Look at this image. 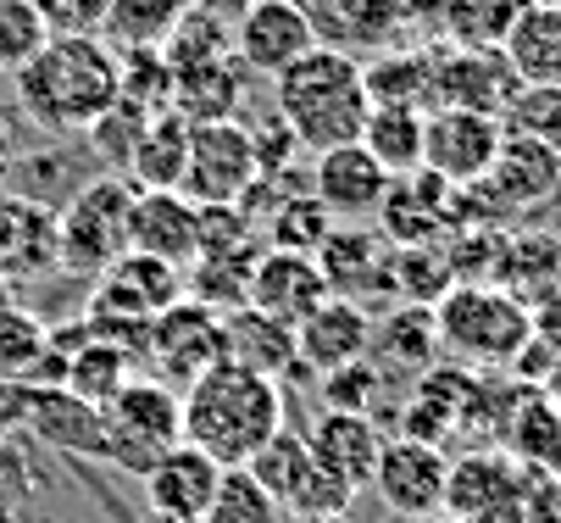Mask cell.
Segmentation results:
<instances>
[{"label":"cell","mask_w":561,"mask_h":523,"mask_svg":"<svg viewBox=\"0 0 561 523\" xmlns=\"http://www.w3.org/2000/svg\"><path fill=\"white\" fill-rule=\"evenodd\" d=\"M12 79L45 134H84L123 95V56L106 34H50Z\"/></svg>","instance_id":"cell-1"},{"label":"cell","mask_w":561,"mask_h":523,"mask_svg":"<svg viewBox=\"0 0 561 523\" xmlns=\"http://www.w3.org/2000/svg\"><path fill=\"white\" fill-rule=\"evenodd\" d=\"M278 429H284V390L256 367H239L222 356L201 379L184 385V440L217 457L222 468H245Z\"/></svg>","instance_id":"cell-2"},{"label":"cell","mask_w":561,"mask_h":523,"mask_svg":"<svg viewBox=\"0 0 561 523\" xmlns=\"http://www.w3.org/2000/svg\"><path fill=\"white\" fill-rule=\"evenodd\" d=\"M278 117L295 128V139L311 151H329V145H351L367 128L373 95L362 79V56L340 50V45H311L295 67H284L278 79Z\"/></svg>","instance_id":"cell-3"},{"label":"cell","mask_w":561,"mask_h":523,"mask_svg":"<svg viewBox=\"0 0 561 523\" xmlns=\"http://www.w3.org/2000/svg\"><path fill=\"white\" fill-rule=\"evenodd\" d=\"M434 329H439V351H450L456 362L512 367L517 351L534 340V312L506 284H484V278L461 284L456 278L434 302Z\"/></svg>","instance_id":"cell-4"},{"label":"cell","mask_w":561,"mask_h":523,"mask_svg":"<svg viewBox=\"0 0 561 523\" xmlns=\"http://www.w3.org/2000/svg\"><path fill=\"white\" fill-rule=\"evenodd\" d=\"M184 440V396L168 379H128L101 407V457L123 474H150Z\"/></svg>","instance_id":"cell-5"},{"label":"cell","mask_w":561,"mask_h":523,"mask_svg":"<svg viewBox=\"0 0 561 523\" xmlns=\"http://www.w3.org/2000/svg\"><path fill=\"white\" fill-rule=\"evenodd\" d=\"M128 212H134L128 179L106 173L78 184V195L56 212V262L78 278H101L128 251Z\"/></svg>","instance_id":"cell-6"},{"label":"cell","mask_w":561,"mask_h":523,"mask_svg":"<svg viewBox=\"0 0 561 523\" xmlns=\"http://www.w3.org/2000/svg\"><path fill=\"white\" fill-rule=\"evenodd\" d=\"M528 479L534 474L506 452V445H472V452L450 457L445 512L461 518V523H517Z\"/></svg>","instance_id":"cell-7"},{"label":"cell","mask_w":561,"mask_h":523,"mask_svg":"<svg viewBox=\"0 0 561 523\" xmlns=\"http://www.w3.org/2000/svg\"><path fill=\"white\" fill-rule=\"evenodd\" d=\"M256 184V145L251 128L233 117H211V123H190V162L179 190L195 206H233L245 201V190Z\"/></svg>","instance_id":"cell-8"},{"label":"cell","mask_w":561,"mask_h":523,"mask_svg":"<svg viewBox=\"0 0 561 523\" xmlns=\"http://www.w3.org/2000/svg\"><path fill=\"white\" fill-rule=\"evenodd\" d=\"M506 123L490 112H467V106H428L423 123V168L445 184H478L490 179L501 157Z\"/></svg>","instance_id":"cell-9"},{"label":"cell","mask_w":561,"mask_h":523,"mask_svg":"<svg viewBox=\"0 0 561 523\" xmlns=\"http://www.w3.org/2000/svg\"><path fill=\"white\" fill-rule=\"evenodd\" d=\"M306 190L329 206L334 223H373L383 195H389V168L367 151L362 139L329 145V151H311Z\"/></svg>","instance_id":"cell-10"},{"label":"cell","mask_w":561,"mask_h":523,"mask_svg":"<svg viewBox=\"0 0 561 523\" xmlns=\"http://www.w3.org/2000/svg\"><path fill=\"white\" fill-rule=\"evenodd\" d=\"M145 362L156 367V379H168V385L201 379L211 362H222V318L184 295V302H173L162 318H150Z\"/></svg>","instance_id":"cell-11"},{"label":"cell","mask_w":561,"mask_h":523,"mask_svg":"<svg viewBox=\"0 0 561 523\" xmlns=\"http://www.w3.org/2000/svg\"><path fill=\"white\" fill-rule=\"evenodd\" d=\"M445 474H450L445 445L400 434V440H383L378 468H373V490H378V501L389 512L423 518V512H439L445 507Z\"/></svg>","instance_id":"cell-12"},{"label":"cell","mask_w":561,"mask_h":523,"mask_svg":"<svg viewBox=\"0 0 561 523\" xmlns=\"http://www.w3.org/2000/svg\"><path fill=\"white\" fill-rule=\"evenodd\" d=\"M317 45V29L295 0H256L251 12L233 18V56L245 61L251 79H278Z\"/></svg>","instance_id":"cell-13"},{"label":"cell","mask_w":561,"mask_h":523,"mask_svg":"<svg viewBox=\"0 0 561 523\" xmlns=\"http://www.w3.org/2000/svg\"><path fill=\"white\" fill-rule=\"evenodd\" d=\"M173 302H184V268H173L162 257H145V251H123L95 278V312H112V318L150 323Z\"/></svg>","instance_id":"cell-14"},{"label":"cell","mask_w":561,"mask_h":523,"mask_svg":"<svg viewBox=\"0 0 561 523\" xmlns=\"http://www.w3.org/2000/svg\"><path fill=\"white\" fill-rule=\"evenodd\" d=\"M512 95H517V72L501 56V45L495 50H472V45L434 50V106H467V112L501 117Z\"/></svg>","instance_id":"cell-15"},{"label":"cell","mask_w":561,"mask_h":523,"mask_svg":"<svg viewBox=\"0 0 561 523\" xmlns=\"http://www.w3.org/2000/svg\"><path fill=\"white\" fill-rule=\"evenodd\" d=\"M329 278L317 268L311 251H278V246H262L256 251V268H251V307L278 318V323H300L306 312H317L329 302Z\"/></svg>","instance_id":"cell-16"},{"label":"cell","mask_w":561,"mask_h":523,"mask_svg":"<svg viewBox=\"0 0 561 523\" xmlns=\"http://www.w3.org/2000/svg\"><path fill=\"white\" fill-rule=\"evenodd\" d=\"M128 251H145V257H162L173 268H190L201 257V206L184 190H134Z\"/></svg>","instance_id":"cell-17"},{"label":"cell","mask_w":561,"mask_h":523,"mask_svg":"<svg viewBox=\"0 0 561 523\" xmlns=\"http://www.w3.org/2000/svg\"><path fill=\"white\" fill-rule=\"evenodd\" d=\"M367 340H373V312L351 295H329L317 312H306L295 323V362L300 373H334L345 362H362L367 356Z\"/></svg>","instance_id":"cell-18"},{"label":"cell","mask_w":561,"mask_h":523,"mask_svg":"<svg viewBox=\"0 0 561 523\" xmlns=\"http://www.w3.org/2000/svg\"><path fill=\"white\" fill-rule=\"evenodd\" d=\"M56 262V212L39 195H7L0 190V278L34 284Z\"/></svg>","instance_id":"cell-19"},{"label":"cell","mask_w":561,"mask_h":523,"mask_svg":"<svg viewBox=\"0 0 561 523\" xmlns=\"http://www.w3.org/2000/svg\"><path fill=\"white\" fill-rule=\"evenodd\" d=\"M450 190L445 179H434L428 168L389 179V195L378 206V235L389 246H434L439 235H450Z\"/></svg>","instance_id":"cell-20"},{"label":"cell","mask_w":561,"mask_h":523,"mask_svg":"<svg viewBox=\"0 0 561 523\" xmlns=\"http://www.w3.org/2000/svg\"><path fill=\"white\" fill-rule=\"evenodd\" d=\"M317 268H323L329 289L351 295V302L373 289H394V246L378 229H362V223H345V229L334 223L329 240L317 246Z\"/></svg>","instance_id":"cell-21"},{"label":"cell","mask_w":561,"mask_h":523,"mask_svg":"<svg viewBox=\"0 0 561 523\" xmlns=\"http://www.w3.org/2000/svg\"><path fill=\"white\" fill-rule=\"evenodd\" d=\"M490 195L501 201V212H534L550 206L561 195V157L550 145L528 139V134H506L501 139V157L490 168Z\"/></svg>","instance_id":"cell-22"},{"label":"cell","mask_w":561,"mask_h":523,"mask_svg":"<svg viewBox=\"0 0 561 523\" xmlns=\"http://www.w3.org/2000/svg\"><path fill=\"white\" fill-rule=\"evenodd\" d=\"M501 445L528 474H561V401L539 385L512 390L501 412Z\"/></svg>","instance_id":"cell-23"},{"label":"cell","mask_w":561,"mask_h":523,"mask_svg":"<svg viewBox=\"0 0 561 523\" xmlns=\"http://www.w3.org/2000/svg\"><path fill=\"white\" fill-rule=\"evenodd\" d=\"M222 485V463L206 457L201 445L179 440L173 452L145 474V501L150 512H179V518H206L211 496Z\"/></svg>","instance_id":"cell-24"},{"label":"cell","mask_w":561,"mask_h":523,"mask_svg":"<svg viewBox=\"0 0 561 523\" xmlns=\"http://www.w3.org/2000/svg\"><path fill=\"white\" fill-rule=\"evenodd\" d=\"M306 445H311V457L323 463L329 474L351 479L356 490L373 485V468H378V452H383V434L367 412H317L311 429H306Z\"/></svg>","instance_id":"cell-25"},{"label":"cell","mask_w":561,"mask_h":523,"mask_svg":"<svg viewBox=\"0 0 561 523\" xmlns=\"http://www.w3.org/2000/svg\"><path fill=\"white\" fill-rule=\"evenodd\" d=\"M501 56L512 61L517 84H561V0H523Z\"/></svg>","instance_id":"cell-26"},{"label":"cell","mask_w":561,"mask_h":523,"mask_svg":"<svg viewBox=\"0 0 561 523\" xmlns=\"http://www.w3.org/2000/svg\"><path fill=\"white\" fill-rule=\"evenodd\" d=\"M184 162H190V117L168 106V112H156V117L139 128L123 173H128L134 190H179Z\"/></svg>","instance_id":"cell-27"},{"label":"cell","mask_w":561,"mask_h":523,"mask_svg":"<svg viewBox=\"0 0 561 523\" xmlns=\"http://www.w3.org/2000/svg\"><path fill=\"white\" fill-rule=\"evenodd\" d=\"M28 423L39 440H50L67 457H101V407L72 396L67 385L61 390L28 385Z\"/></svg>","instance_id":"cell-28"},{"label":"cell","mask_w":561,"mask_h":523,"mask_svg":"<svg viewBox=\"0 0 561 523\" xmlns=\"http://www.w3.org/2000/svg\"><path fill=\"white\" fill-rule=\"evenodd\" d=\"M222 356L239 362V367L267 373V379H284L289 367L300 373V362H295V329L278 323V318H267V312H256V307H239V312L222 318Z\"/></svg>","instance_id":"cell-29"},{"label":"cell","mask_w":561,"mask_h":523,"mask_svg":"<svg viewBox=\"0 0 561 523\" xmlns=\"http://www.w3.org/2000/svg\"><path fill=\"white\" fill-rule=\"evenodd\" d=\"M367 356L373 367H394V373H423L439 362V329H434V307H394L383 323H373V340H367Z\"/></svg>","instance_id":"cell-30"},{"label":"cell","mask_w":561,"mask_h":523,"mask_svg":"<svg viewBox=\"0 0 561 523\" xmlns=\"http://www.w3.org/2000/svg\"><path fill=\"white\" fill-rule=\"evenodd\" d=\"M267 195H273V212L256 217V235H267V246H278V251H311L317 257V246L334 229L329 206L311 190H284V179H267Z\"/></svg>","instance_id":"cell-31"},{"label":"cell","mask_w":561,"mask_h":523,"mask_svg":"<svg viewBox=\"0 0 561 523\" xmlns=\"http://www.w3.org/2000/svg\"><path fill=\"white\" fill-rule=\"evenodd\" d=\"M373 106H434V50H378L362 61Z\"/></svg>","instance_id":"cell-32"},{"label":"cell","mask_w":561,"mask_h":523,"mask_svg":"<svg viewBox=\"0 0 561 523\" xmlns=\"http://www.w3.org/2000/svg\"><path fill=\"white\" fill-rule=\"evenodd\" d=\"M423 123H428L423 106H373L367 112L362 145L389 168V179H407L423 168Z\"/></svg>","instance_id":"cell-33"},{"label":"cell","mask_w":561,"mask_h":523,"mask_svg":"<svg viewBox=\"0 0 561 523\" xmlns=\"http://www.w3.org/2000/svg\"><path fill=\"white\" fill-rule=\"evenodd\" d=\"M128 367H134V356H128L123 345H112V340H101V334L84 329V340L67 351V379H61V385H67L72 396H84L90 407H106V401L134 379Z\"/></svg>","instance_id":"cell-34"},{"label":"cell","mask_w":561,"mask_h":523,"mask_svg":"<svg viewBox=\"0 0 561 523\" xmlns=\"http://www.w3.org/2000/svg\"><path fill=\"white\" fill-rule=\"evenodd\" d=\"M190 12V0H106V23L101 34L117 50H162L173 23Z\"/></svg>","instance_id":"cell-35"},{"label":"cell","mask_w":561,"mask_h":523,"mask_svg":"<svg viewBox=\"0 0 561 523\" xmlns=\"http://www.w3.org/2000/svg\"><path fill=\"white\" fill-rule=\"evenodd\" d=\"M251 474H256V485L262 490H273V501L289 512V501H295V490L306 485V474H311V445H306V434H289V429H278L262 452L245 463Z\"/></svg>","instance_id":"cell-36"},{"label":"cell","mask_w":561,"mask_h":523,"mask_svg":"<svg viewBox=\"0 0 561 523\" xmlns=\"http://www.w3.org/2000/svg\"><path fill=\"white\" fill-rule=\"evenodd\" d=\"M523 0H445V34L450 45H472V50H495L512 29Z\"/></svg>","instance_id":"cell-37"},{"label":"cell","mask_w":561,"mask_h":523,"mask_svg":"<svg viewBox=\"0 0 561 523\" xmlns=\"http://www.w3.org/2000/svg\"><path fill=\"white\" fill-rule=\"evenodd\" d=\"M233 50V34H228V23L222 18H211V12H184L179 23H173V34L162 39V56H168V67L173 72H190V67H206V61H217V56H228Z\"/></svg>","instance_id":"cell-38"},{"label":"cell","mask_w":561,"mask_h":523,"mask_svg":"<svg viewBox=\"0 0 561 523\" xmlns=\"http://www.w3.org/2000/svg\"><path fill=\"white\" fill-rule=\"evenodd\" d=\"M289 512L273 501V490L256 485L251 468H222V485L206 507V523H284Z\"/></svg>","instance_id":"cell-39"},{"label":"cell","mask_w":561,"mask_h":523,"mask_svg":"<svg viewBox=\"0 0 561 523\" xmlns=\"http://www.w3.org/2000/svg\"><path fill=\"white\" fill-rule=\"evenodd\" d=\"M501 123H506V134H528L561 157V84H517Z\"/></svg>","instance_id":"cell-40"},{"label":"cell","mask_w":561,"mask_h":523,"mask_svg":"<svg viewBox=\"0 0 561 523\" xmlns=\"http://www.w3.org/2000/svg\"><path fill=\"white\" fill-rule=\"evenodd\" d=\"M123 95L139 101L145 112H168L173 106V67L162 50H128L123 61Z\"/></svg>","instance_id":"cell-41"},{"label":"cell","mask_w":561,"mask_h":523,"mask_svg":"<svg viewBox=\"0 0 561 523\" xmlns=\"http://www.w3.org/2000/svg\"><path fill=\"white\" fill-rule=\"evenodd\" d=\"M378 390H383V373L367 356L362 362H345V367H334V373L317 379V396H323L329 412H367Z\"/></svg>","instance_id":"cell-42"},{"label":"cell","mask_w":561,"mask_h":523,"mask_svg":"<svg viewBox=\"0 0 561 523\" xmlns=\"http://www.w3.org/2000/svg\"><path fill=\"white\" fill-rule=\"evenodd\" d=\"M45 39H50V23L34 7H12V0H0V72H18Z\"/></svg>","instance_id":"cell-43"},{"label":"cell","mask_w":561,"mask_h":523,"mask_svg":"<svg viewBox=\"0 0 561 523\" xmlns=\"http://www.w3.org/2000/svg\"><path fill=\"white\" fill-rule=\"evenodd\" d=\"M251 145H256V179H289V162L306 151L284 117H267L262 128H251Z\"/></svg>","instance_id":"cell-44"},{"label":"cell","mask_w":561,"mask_h":523,"mask_svg":"<svg viewBox=\"0 0 561 523\" xmlns=\"http://www.w3.org/2000/svg\"><path fill=\"white\" fill-rule=\"evenodd\" d=\"M45 23L50 34H101L106 0H45Z\"/></svg>","instance_id":"cell-45"},{"label":"cell","mask_w":561,"mask_h":523,"mask_svg":"<svg viewBox=\"0 0 561 523\" xmlns=\"http://www.w3.org/2000/svg\"><path fill=\"white\" fill-rule=\"evenodd\" d=\"M517 523H561V474H534Z\"/></svg>","instance_id":"cell-46"},{"label":"cell","mask_w":561,"mask_h":523,"mask_svg":"<svg viewBox=\"0 0 561 523\" xmlns=\"http://www.w3.org/2000/svg\"><path fill=\"white\" fill-rule=\"evenodd\" d=\"M190 7H195V12H211V18H222V23L233 29V18H239V12H251L256 0H190Z\"/></svg>","instance_id":"cell-47"},{"label":"cell","mask_w":561,"mask_h":523,"mask_svg":"<svg viewBox=\"0 0 561 523\" xmlns=\"http://www.w3.org/2000/svg\"><path fill=\"white\" fill-rule=\"evenodd\" d=\"M18 173V139H12V128L0 123V190H7V179Z\"/></svg>","instance_id":"cell-48"},{"label":"cell","mask_w":561,"mask_h":523,"mask_svg":"<svg viewBox=\"0 0 561 523\" xmlns=\"http://www.w3.org/2000/svg\"><path fill=\"white\" fill-rule=\"evenodd\" d=\"M289 523H351L345 512H300V518H289Z\"/></svg>","instance_id":"cell-49"},{"label":"cell","mask_w":561,"mask_h":523,"mask_svg":"<svg viewBox=\"0 0 561 523\" xmlns=\"http://www.w3.org/2000/svg\"><path fill=\"white\" fill-rule=\"evenodd\" d=\"M145 523H206V518H179V512H150Z\"/></svg>","instance_id":"cell-50"},{"label":"cell","mask_w":561,"mask_h":523,"mask_svg":"<svg viewBox=\"0 0 561 523\" xmlns=\"http://www.w3.org/2000/svg\"><path fill=\"white\" fill-rule=\"evenodd\" d=\"M407 523H461V518H450V512L439 507V512H423V518H407Z\"/></svg>","instance_id":"cell-51"},{"label":"cell","mask_w":561,"mask_h":523,"mask_svg":"<svg viewBox=\"0 0 561 523\" xmlns=\"http://www.w3.org/2000/svg\"><path fill=\"white\" fill-rule=\"evenodd\" d=\"M12 7H34V12L45 18V0H12Z\"/></svg>","instance_id":"cell-52"},{"label":"cell","mask_w":561,"mask_h":523,"mask_svg":"<svg viewBox=\"0 0 561 523\" xmlns=\"http://www.w3.org/2000/svg\"><path fill=\"white\" fill-rule=\"evenodd\" d=\"M556 206H561V195H556Z\"/></svg>","instance_id":"cell-53"}]
</instances>
